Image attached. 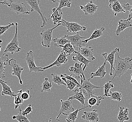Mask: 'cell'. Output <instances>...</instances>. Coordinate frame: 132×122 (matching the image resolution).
Masks as SVG:
<instances>
[{
	"label": "cell",
	"mask_w": 132,
	"mask_h": 122,
	"mask_svg": "<svg viewBox=\"0 0 132 122\" xmlns=\"http://www.w3.org/2000/svg\"><path fill=\"white\" fill-rule=\"evenodd\" d=\"M117 58L115 60V73L111 81L115 77H121L128 69H132V59L128 57L125 58H122L119 56L118 53H117Z\"/></svg>",
	"instance_id": "cell-1"
},
{
	"label": "cell",
	"mask_w": 132,
	"mask_h": 122,
	"mask_svg": "<svg viewBox=\"0 0 132 122\" xmlns=\"http://www.w3.org/2000/svg\"><path fill=\"white\" fill-rule=\"evenodd\" d=\"M0 4L8 6L11 11L15 12L17 15L30 14V12L28 10L26 5L24 3H22L20 1H17L14 3L12 1H5L0 2Z\"/></svg>",
	"instance_id": "cell-2"
},
{
	"label": "cell",
	"mask_w": 132,
	"mask_h": 122,
	"mask_svg": "<svg viewBox=\"0 0 132 122\" xmlns=\"http://www.w3.org/2000/svg\"><path fill=\"white\" fill-rule=\"evenodd\" d=\"M90 78L88 80L84 79L82 75L80 76V86L79 88L82 91L86 99L90 98L91 96L94 95V90L95 89L103 88V86H98L93 85L90 82Z\"/></svg>",
	"instance_id": "cell-3"
},
{
	"label": "cell",
	"mask_w": 132,
	"mask_h": 122,
	"mask_svg": "<svg viewBox=\"0 0 132 122\" xmlns=\"http://www.w3.org/2000/svg\"><path fill=\"white\" fill-rule=\"evenodd\" d=\"M16 32L11 42L6 46L5 50L3 52V54H6V53H10L11 55L20 52L21 50V48L19 47V42L18 38V23H15Z\"/></svg>",
	"instance_id": "cell-4"
},
{
	"label": "cell",
	"mask_w": 132,
	"mask_h": 122,
	"mask_svg": "<svg viewBox=\"0 0 132 122\" xmlns=\"http://www.w3.org/2000/svg\"><path fill=\"white\" fill-rule=\"evenodd\" d=\"M62 25L61 23L57 24L56 27L50 28L48 29L43 30L40 33L42 37V44L43 47L46 48H50L51 45V42L52 41V35L53 30L55 29L57 27Z\"/></svg>",
	"instance_id": "cell-5"
},
{
	"label": "cell",
	"mask_w": 132,
	"mask_h": 122,
	"mask_svg": "<svg viewBox=\"0 0 132 122\" xmlns=\"http://www.w3.org/2000/svg\"><path fill=\"white\" fill-rule=\"evenodd\" d=\"M26 2L31 7V12L36 11L39 14L42 21V24L41 25V27L43 28L44 27H45L47 24V21H48V19H47L44 16L45 13L42 14V11L40 9V7H39L40 1H38V0H27L26 1Z\"/></svg>",
	"instance_id": "cell-6"
},
{
	"label": "cell",
	"mask_w": 132,
	"mask_h": 122,
	"mask_svg": "<svg viewBox=\"0 0 132 122\" xmlns=\"http://www.w3.org/2000/svg\"><path fill=\"white\" fill-rule=\"evenodd\" d=\"M25 60L27 62L29 68V72H44V71L42 69V67L36 66L35 64V56L33 51H29L27 53V55L25 56Z\"/></svg>",
	"instance_id": "cell-7"
},
{
	"label": "cell",
	"mask_w": 132,
	"mask_h": 122,
	"mask_svg": "<svg viewBox=\"0 0 132 122\" xmlns=\"http://www.w3.org/2000/svg\"><path fill=\"white\" fill-rule=\"evenodd\" d=\"M61 103V109L59 111V114L56 118V120L60 122L59 120V117L61 114L67 116L72 112L75 111L74 108L72 107V100H67L63 101L62 100H60Z\"/></svg>",
	"instance_id": "cell-8"
},
{
	"label": "cell",
	"mask_w": 132,
	"mask_h": 122,
	"mask_svg": "<svg viewBox=\"0 0 132 122\" xmlns=\"http://www.w3.org/2000/svg\"><path fill=\"white\" fill-rule=\"evenodd\" d=\"M60 23L62 24V26L66 27L67 28L66 32L77 33L79 31H86L87 27L81 25L76 22H70L62 20Z\"/></svg>",
	"instance_id": "cell-9"
},
{
	"label": "cell",
	"mask_w": 132,
	"mask_h": 122,
	"mask_svg": "<svg viewBox=\"0 0 132 122\" xmlns=\"http://www.w3.org/2000/svg\"><path fill=\"white\" fill-rule=\"evenodd\" d=\"M8 64L12 68V75L18 77L19 82L20 85H23V82L21 79V74L24 68L22 67L20 65L16 62L15 59L13 58L10 59L8 62Z\"/></svg>",
	"instance_id": "cell-10"
},
{
	"label": "cell",
	"mask_w": 132,
	"mask_h": 122,
	"mask_svg": "<svg viewBox=\"0 0 132 122\" xmlns=\"http://www.w3.org/2000/svg\"><path fill=\"white\" fill-rule=\"evenodd\" d=\"M64 37L69 41V43L73 46L74 48L78 47L79 48L80 47L84 45V44H83V41L87 39V37H84L80 36L79 32H77L76 34L74 35H64Z\"/></svg>",
	"instance_id": "cell-11"
},
{
	"label": "cell",
	"mask_w": 132,
	"mask_h": 122,
	"mask_svg": "<svg viewBox=\"0 0 132 122\" xmlns=\"http://www.w3.org/2000/svg\"><path fill=\"white\" fill-rule=\"evenodd\" d=\"M68 56L66 53L61 52V53H60L59 54L57 58L56 59V61H55L52 64H50V65H48L47 66L42 67V69L45 71L46 69L50 68L54 66H56L58 67H61L62 64H66V63L67 62V61H68L67 56Z\"/></svg>",
	"instance_id": "cell-12"
},
{
	"label": "cell",
	"mask_w": 132,
	"mask_h": 122,
	"mask_svg": "<svg viewBox=\"0 0 132 122\" xmlns=\"http://www.w3.org/2000/svg\"><path fill=\"white\" fill-rule=\"evenodd\" d=\"M119 48H116L113 51H111L110 53H103L102 54V56L105 59V61L108 62L111 65V71L110 72V75L112 76V69L115 70V68L114 67V58H115V54L119 52Z\"/></svg>",
	"instance_id": "cell-13"
},
{
	"label": "cell",
	"mask_w": 132,
	"mask_h": 122,
	"mask_svg": "<svg viewBox=\"0 0 132 122\" xmlns=\"http://www.w3.org/2000/svg\"><path fill=\"white\" fill-rule=\"evenodd\" d=\"M79 53L86 58L90 59L91 60H95L94 56V51L91 47H89L86 44H84L79 48Z\"/></svg>",
	"instance_id": "cell-14"
},
{
	"label": "cell",
	"mask_w": 132,
	"mask_h": 122,
	"mask_svg": "<svg viewBox=\"0 0 132 122\" xmlns=\"http://www.w3.org/2000/svg\"><path fill=\"white\" fill-rule=\"evenodd\" d=\"M80 9L84 12L85 15H93L95 14L98 8V6L93 3V1H90L86 5H80Z\"/></svg>",
	"instance_id": "cell-15"
},
{
	"label": "cell",
	"mask_w": 132,
	"mask_h": 122,
	"mask_svg": "<svg viewBox=\"0 0 132 122\" xmlns=\"http://www.w3.org/2000/svg\"><path fill=\"white\" fill-rule=\"evenodd\" d=\"M99 115L97 110L93 109L91 111L84 112L81 118L83 119L86 120L90 122H98L99 120Z\"/></svg>",
	"instance_id": "cell-16"
},
{
	"label": "cell",
	"mask_w": 132,
	"mask_h": 122,
	"mask_svg": "<svg viewBox=\"0 0 132 122\" xmlns=\"http://www.w3.org/2000/svg\"><path fill=\"white\" fill-rule=\"evenodd\" d=\"M82 64H79L78 63H75L74 64V67H70L69 68V71L73 73L76 75V77L75 78L77 79H79L80 78V76L82 75L83 78L85 79L84 72L83 71V68H82Z\"/></svg>",
	"instance_id": "cell-17"
},
{
	"label": "cell",
	"mask_w": 132,
	"mask_h": 122,
	"mask_svg": "<svg viewBox=\"0 0 132 122\" xmlns=\"http://www.w3.org/2000/svg\"><path fill=\"white\" fill-rule=\"evenodd\" d=\"M109 7L113 11L114 16H116L117 14L119 13H126V11H125L122 7L121 4L117 0H110L109 1Z\"/></svg>",
	"instance_id": "cell-18"
},
{
	"label": "cell",
	"mask_w": 132,
	"mask_h": 122,
	"mask_svg": "<svg viewBox=\"0 0 132 122\" xmlns=\"http://www.w3.org/2000/svg\"><path fill=\"white\" fill-rule=\"evenodd\" d=\"M73 91L75 93L74 95L70 97L67 100H73L74 99H76L80 102V103L81 104L82 106L84 107L85 106V101L86 98L82 91L78 88L77 89L73 90Z\"/></svg>",
	"instance_id": "cell-19"
},
{
	"label": "cell",
	"mask_w": 132,
	"mask_h": 122,
	"mask_svg": "<svg viewBox=\"0 0 132 122\" xmlns=\"http://www.w3.org/2000/svg\"><path fill=\"white\" fill-rule=\"evenodd\" d=\"M7 81L0 80V84L2 85L3 88V91L1 93L2 95L10 96L11 97H15L16 95V93L12 91L11 86L7 85Z\"/></svg>",
	"instance_id": "cell-20"
},
{
	"label": "cell",
	"mask_w": 132,
	"mask_h": 122,
	"mask_svg": "<svg viewBox=\"0 0 132 122\" xmlns=\"http://www.w3.org/2000/svg\"><path fill=\"white\" fill-rule=\"evenodd\" d=\"M9 61L8 55L7 54H3L2 56L0 57V80L6 77L5 75V65L8 64L7 62Z\"/></svg>",
	"instance_id": "cell-21"
},
{
	"label": "cell",
	"mask_w": 132,
	"mask_h": 122,
	"mask_svg": "<svg viewBox=\"0 0 132 122\" xmlns=\"http://www.w3.org/2000/svg\"><path fill=\"white\" fill-rule=\"evenodd\" d=\"M118 107L119 108V114L117 116V120L119 122H124L125 121H128L130 119L128 115V109L119 106Z\"/></svg>",
	"instance_id": "cell-22"
},
{
	"label": "cell",
	"mask_w": 132,
	"mask_h": 122,
	"mask_svg": "<svg viewBox=\"0 0 132 122\" xmlns=\"http://www.w3.org/2000/svg\"><path fill=\"white\" fill-rule=\"evenodd\" d=\"M132 27V24L130 21H128L127 20H120L118 22V26L115 31V34L117 36H119V34L126 28Z\"/></svg>",
	"instance_id": "cell-23"
},
{
	"label": "cell",
	"mask_w": 132,
	"mask_h": 122,
	"mask_svg": "<svg viewBox=\"0 0 132 122\" xmlns=\"http://www.w3.org/2000/svg\"><path fill=\"white\" fill-rule=\"evenodd\" d=\"M52 11H53V14L50 16V19H48V20L52 19L54 24L60 23L62 20L63 12L62 10H58L56 8H54L52 10Z\"/></svg>",
	"instance_id": "cell-24"
},
{
	"label": "cell",
	"mask_w": 132,
	"mask_h": 122,
	"mask_svg": "<svg viewBox=\"0 0 132 122\" xmlns=\"http://www.w3.org/2000/svg\"><path fill=\"white\" fill-rule=\"evenodd\" d=\"M106 65V61H105L104 62L103 64L98 67V69L95 72H92L90 74V79H93V77H99L101 79H103L105 75L107 73V72L105 71V67Z\"/></svg>",
	"instance_id": "cell-25"
},
{
	"label": "cell",
	"mask_w": 132,
	"mask_h": 122,
	"mask_svg": "<svg viewBox=\"0 0 132 122\" xmlns=\"http://www.w3.org/2000/svg\"><path fill=\"white\" fill-rule=\"evenodd\" d=\"M105 30V28L102 27L100 29H96L93 32L92 34L90 37L87 38V39L83 41V44H86L89 41L91 40H94L101 37L103 34V32Z\"/></svg>",
	"instance_id": "cell-26"
},
{
	"label": "cell",
	"mask_w": 132,
	"mask_h": 122,
	"mask_svg": "<svg viewBox=\"0 0 132 122\" xmlns=\"http://www.w3.org/2000/svg\"><path fill=\"white\" fill-rule=\"evenodd\" d=\"M72 60L74 61H79L81 63V64H84V67L83 69L84 72L87 67L88 66L89 64L91 62V61L86 58L83 56H82L79 53V51H78V53L75 56H72Z\"/></svg>",
	"instance_id": "cell-27"
},
{
	"label": "cell",
	"mask_w": 132,
	"mask_h": 122,
	"mask_svg": "<svg viewBox=\"0 0 132 122\" xmlns=\"http://www.w3.org/2000/svg\"><path fill=\"white\" fill-rule=\"evenodd\" d=\"M104 99L103 96H97L93 95L88 99L87 103L89 108H91L94 106H99L101 101Z\"/></svg>",
	"instance_id": "cell-28"
},
{
	"label": "cell",
	"mask_w": 132,
	"mask_h": 122,
	"mask_svg": "<svg viewBox=\"0 0 132 122\" xmlns=\"http://www.w3.org/2000/svg\"><path fill=\"white\" fill-rule=\"evenodd\" d=\"M88 107L89 108V107L88 105L87 106L83 107L81 109H77L76 110H75L74 112L70 113V114L68 115L67 116V118L66 119V122H75V121L77 119H79V118L78 117V114L79 112L82 110L83 109H84L87 108H88Z\"/></svg>",
	"instance_id": "cell-29"
},
{
	"label": "cell",
	"mask_w": 132,
	"mask_h": 122,
	"mask_svg": "<svg viewBox=\"0 0 132 122\" xmlns=\"http://www.w3.org/2000/svg\"><path fill=\"white\" fill-rule=\"evenodd\" d=\"M61 48H63V50L61 51V52L65 53L68 56L71 54H76V55L78 53V51H77L74 49L73 46L70 43H67L64 46H62Z\"/></svg>",
	"instance_id": "cell-30"
},
{
	"label": "cell",
	"mask_w": 132,
	"mask_h": 122,
	"mask_svg": "<svg viewBox=\"0 0 132 122\" xmlns=\"http://www.w3.org/2000/svg\"><path fill=\"white\" fill-rule=\"evenodd\" d=\"M52 41L55 43L54 46L57 48H61L62 46H64L66 44L69 43L68 40L64 37H62L60 38H56L52 40Z\"/></svg>",
	"instance_id": "cell-31"
},
{
	"label": "cell",
	"mask_w": 132,
	"mask_h": 122,
	"mask_svg": "<svg viewBox=\"0 0 132 122\" xmlns=\"http://www.w3.org/2000/svg\"><path fill=\"white\" fill-rule=\"evenodd\" d=\"M52 86V84L51 81V80L48 77H46L44 82L41 85V88H42V92H50L51 88Z\"/></svg>",
	"instance_id": "cell-32"
},
{
	"label": "cell",
	"mask_w": 132,
	"mask_h": 122,
	"mask_svg": "<svg viewBox=\"0 0 132 122\" xmlns=\"http://www.w3.org/2000/svg\"><path fill=\"white\" fill-rule=\"evenodd\" d=\"M22 90L18 91L16 93V95L14 99V103L15 104V109H17L20 107L21 104H24V100L21 98V94L22 93Z\"/></svg>",
	"instance_id": "cell-33"
},
{
	"label": "cell",
	"mask_w": 132,
	"mask_h": 122,
	"mask_svg": "<svg viewBox=\"0 0 132 122\" xmlns=\"http://www.w3.org/2000/svg\"><path fill=\"white\" fill-rule=\"evenodd\" d=\"M19 111L17 112V115L12 117L13 119L16 120L19 122H31L27 117L23 116L22 114V110L20 107H19Z\"/></svg>",
	"instance_id": "cell-34"
},
{
	"label": "cell",
	"mask_w": 132,
	"mask_h": 122,
	"mask_svg": "<svg viewBox=\"0 0 132 122\" xmlns=\"http://www.w3.org/2000/svg\"><path fill=\"white\" fill-rule=\"evenodd\" d=\"M114 87V85L111 83V81H110L106 83L104 85H103L104 88V96L106 97H110V89Z\"/></svg>",
	"instance_id": "cell-35"
},
{
	"label": "cell",
	"mask_w": 132,
	"mask_h": 122,
	"mask_svg": "<svg viewBox=\"0 0 132 122\" xmlns=\"http://www.w3.org/2000/svg\"><path fill=\"white\" fill-rule=\"evenodd\" d=\"M110 100L118 101L119 102H120L121 101L123 97L122 93H119L118 92H112L110 91Z\"/></svg>",
	"instance_id": "cell-36"
},
{
	"label": "cell",
	"mask_w": 132,
	"mask_h": 122,
	"mask_svg": "<svg viewBox=\"0 0 132 122\" xmlns=\"http://www.w3.org/2000/svg\"><path fill=\"white\" fill-rule=\"evenodd\" d=\"M51 76L52 77V80L54 83L57 84L58 85H66L65 83L63 81V80H62L60 76H59L57 74H51Z\"/></svg>",
	"instance_id": "cell-37"
},
{
	"label": "cell",
	"mask_w": 132,
	"mask_h": 122,
	"mask_svg": "<svg viewBox=\"0 0 132 122\" xmlns=\"http://www.w3.org/2000/svg\"><path fill=\"white\" fill-rule=\"evenodd\" d=\"M58 2L59 3V4L58 7L56 8L58 10H61V9L64 7L70 8L71 6V0H60Z\"/></svg>",
	"instance_id": "cell-38"
},
{
	"label": "cell",
	"mask_w": 132,
	"mask_h": 122,
	"mask_svg": "<svg viewBox=\"0 0 132 122\" xmlns=\"http://www.w3.org/2000/svg\"><path fill=\"white\" fill-rule=\"evenodd\" d=\"M122 6L125 11L126 12L128 11L129 12V16L127 20L128 21H130L132 19V5H130L129 3H127L126 4H123Z\"/></svg>",
	"instance_id": "cell-39"
},
{
	"label": "cell",
	"mask_w": 132,
	"mask_h": 122,
	"mask_svg": "<svg viewBox=\"0 0 132 122\" xmlns=\"http://www.w3.org/2000/svg\"><path fill=\"white\" fill-rule=\"evenodd\" d=\"M62 80H63V81L65 83V84H66V88L67 89H68L70 91H73L74 90V89L76 86H78L77 85L74 83L72 82L71 81L69 80L66 79L65 78H64V77H62Z\"/></svg>",
	"instance_id": "cell-40"
},
{
	"label": "cell",
	"mask_w": 132,
	"mask_h": 122,
	"mask_svg": "<svg viewBox=\"0 0 132 122\" xmlns=\"http://www.w3.org/2000/svg\"><path fill=\"white\" fill-rule=\"evenodd\" d=\"M60 77H64L67 80H69L70 81H71L72 82L75 83L77 85V87L78 88H80V83L74 77L72 76V74H71L70 75H68L66 74H64L60 75Z\"/></svg>",
	"instance_id": "cell-41"
},
{
	"label": "cell",
	"mask_w": 132,
	"mask_h": 122,
	"mask_svg": "<svg viewBox=\"0 0 132 122\" xmlns=\"http://www.w3.org/2000/svg\"><path fill=\"white\" fill-rule=\"evenodd\" d=\"M14 24L13 23H11V24H9L7 25L6 26H0V36L2 35L5 33L7 30H8L11 27H13Z\"/></svg>",
	"instance_id": "cell-42"
},
{
	"label": "cell",
	"mask_w": 132,
	"mask_h": 122,
	"mask_svg": "<svg viewBox=\"0 0 132 122\" xmlns=\"http://www.w3.org/2000/svg\"><path fill=\"white\" fill-rule=\"evenodd\" d=\"M33 108L32 107V105L29 104L28 107L24 110L22 111V114L24 117H26L29 114H30L32 111Z\"/></svg>",
	"instance_id": "cell-43"
},
{
	"label": "cell",
	"mask_w": 132,
	"mask_h": 122,
	"mask_svg": "<svg viewBox=\"0 0 132 122\" xmlns=\"http://www.w3.org/2000/svg\"><path fill=\"white\" fill-rule=\"evenodd\" d=\"M21 96V98L24 101H27L31 97V96L30 94V90H28L22 92Z\"/></svg>",
	"instance_id": "cell-44"
},
{
	"label": "cell",
	"mask_w": 132,
	"mask_h": 122,
	"mask_svg": "<svg viewBox=\"0 0 132 122\" xmlns=\"http://www.w3.org/2000/svg\"><path fill=\"white\" fill-rule=\"evenodd\" d=\"M131 77H131V80H130V83L132 84V73L131 74Z\"/></svg>",
	"instance_id": "cell-45"
},
{
	"label": "cell",
	"mask_w": 132,
	"mask_h": 122,
	"mask_svg": "<svg viewBox=\"0 0 132 122\" xmlns=\"http://www.w3.org/2000/svg\"><path fill=\"white\" fill-rule=\"evenodd\" d=\"M51 121H52V118H50V119H49V122H51Z\"/></svg>",
	"instance_id": "cell-46"
},
{
	"label": "cell",
	"mask_w": 132,
	"mask_h": 122,
	"mask_svg": "<svg viewBox=\"0 0 132 122\" xmlns=\"http://www.w3.org/2000/svg\"><path fill=\"white\" fill-rule=\"evenodd\" d=\"M2 42H3V41H2V40H0V45L1 44V43H2Z\"/></svg>",
	"instance_id": "cell-47"
},
{
	"label": "cell",
	"mask_w": 132,
	"mask_h": 122,
	"mask_svg": "<svg viewBox=\"0 0 132 122\" xmlns=\"http://www.w3.org/2000/svg\"><path fill=\"white\" fill-rule=\"evenodd\" d=\"M1 48H2V46H0V52H1Z\"/></svg>",
	"instance_id": "cell-48"
},
{
	"label": "cell",
	"mask_w": 132,
	"mask_h": 122,
	"mask_svg": "<svg viewBox=\"0 0 132 122\" xmlns=\"http://www.w3.org/2000/svg\"><path fill=\"white\" fill-rule=\"evenodd\" d=\"M1 108H0V111H1Z\"/></svg>",
	"instance_id": "cell-49"
}]
</instances>
